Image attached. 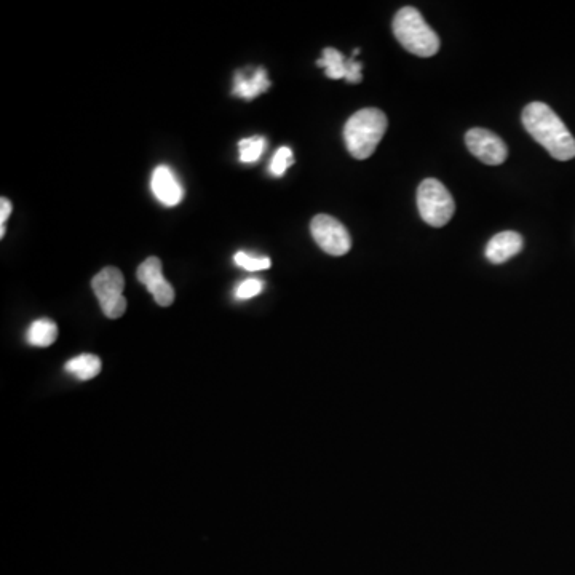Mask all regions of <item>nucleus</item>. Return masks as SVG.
<instances>
[{"label": "nucleus", "mask_w": 575, "mask_h": 575, "mask_svg": "<svg viewBox=\"0 0 575 575\" xmlns=\"http://www.w3.org/2000/svg\"><path fill=\"white\" fill-rule=\"evenodd\" d=\"M151 187L155 199L163 203L165 207H176L183 200V187L176 179L175 173L165 165L155 168L154 173H152Z\"/></svg>", "instance_id": "8"}, {"label": "nucleus", "mask_w": 575, "mask_h": 575, "mask_svg": "<svg viewBox=\"0 0 575 575\" xmlns=\"http://www.w3.org/2000/svg\"><path fill=\"white\" fill-rule=\"evenodd\" d=\"M387 130V117L381 109H360L347 120L344 139L347 151L357 160H366L374 154Z\"/></svg>", "instance_id": "2"}, {"label": "nucleus", "mask_w": 575, "mask_h": 575, "mask_svg": "<svg viewBox=\"0 0 575 575\" xmlns=\"http://www.w3.org/2000/svg\"><path fill=\"white\" fill-rule=\"evenodd\" d=\"M523 250V237L512 230L500 232L489 240L486 258L492 264H504Z\"/></svg>", "instance_id": "9"}, {"label": "nucleus", "mask_w": 575, "mask_h": 575, "mask_svg": "<svg viewBox=\"0 0 575 575\" xmlns=\"http://www.w3.org/2000/svg\"><path fill=\"white\" fill-rule=\"evenodd\" d=\"M361 69H363V64L360 61L355 60V58H349V74H347V82L349 84H360L361 79Z\"/></svg>", "instance_id": "20"}, {"label": "nucleus", "mask_w": 575, "mask_h": 575, "mask_svg": "<svg viewBox=\"0 0 575 575\" xmlns=\"http://www.w3.org/2000/svg\"><path fill=\"white\" fill-rule=\"evenodd\" d=\"M147 291L154 296L155 302L160 307H168L175 302V290L165 278H162L159 282L152 283L151 286H147Z\"/></svg>", "instance_id": "16"}, {"label": "nucleus", "mask_w": 575, "mask_h": 575, "mask_svg": "<svg viewBox=\"0 0 575 575\" xmlns=\"http://www.w3.org/2000/svg\"><path fill=\"white\" fill-rule=\"evenodd\" d=\"M270 88V80L267 79V72L264 68H258L253 74L246 72H235L234 93L238 98L243 100H254L256 96L266 93Z\"/></svg>", "instance_id": "10"}, {"label": "nucleus", "mask_w": 575, "mask_h": 575, "mask_svg": "<svg viewBox=\"0 0 575 575\" xmlns=\"http://www.w3.org/2000/svg\"><path fill=\"white\" fill-rule=\"evenodd\" d=\"M10 213H12V203L4 197V199L0 200V238H4L5 221H7Z\"/></svg>", "instance_id": "21"}, {"label": "nucleus", "mask_w": 575, "mask_h": 575, "mask_svg": "<svg viewBox=\"0 0 575 575\" xmlns=\"http://www.w3.org/2000/svg\"><path fill=\"white\" fill-rule=\"evenodd\" d=\"M66 371L80 381H90L101 373V360L92 353H84L69 360L66 363Z\"/></svg>", "instance_id": "12"}, {"label": "nucleus", "mask_w": 575, "mask_h": 575, "mask_svg": "<svg viewBox=\"0 0 575 575\" xmlns=\"http://www.w3.org/2000/svg\"><path fill=\"white\" fill-rule=\"evenodd\" d=\"M523 125L553 159L568 162L575 157V138L563 120L544 103H531L524 108Z\"/></svg>", "instance_id": "1"}, {"label": "nucleus", "mask_w": 575, "mask_h": 575, "mask_svg": "<svg viewBox=\"0 0 575 575\" xmlns=\"http://www.w3.org/2000/svg\"><path fill=\"white\" fill-rule=\"evenodd\" d=\"M162 261L159 258H147L146 261L138 267V280L144 286H151L152 283L162 280Z\"/></svg>", "instance_id": "15"}, {"label": "nucleus", "mask_w": 575, "mask_h": 575, "mask_svg": "<svg viewBox=\"0 0 575 575\" xmlns=\"http://www.w3.org/2000/svg\"><path fill=\"white\" fill-rule=\"evenodd\" d=\"M317 66L325 69L326 77L333 80L347 79L349 74V60H345L344 55L336 48H325Z\"/></svg>", "instance_id": "11"}, {"label": "nucleus", "mask_w": 575, "mask_h": 575, "mask_svg": "<svg viewBox=\"0 0 575 575\" xmlns=\"http://www.w3.org/2000/svg\"><path fill=\"white\" fill-rule=\"evenodd\" d=\"M234 261L238 267H242L248 272H258V270H266L270 267L269 258H256V256H251L245 251L235 254Z\"/></svg>", "instance_id": "18"}, {"label": "nucleus", "mask_w": 575, "mask_h": 575, "mask_svg": "<svg viewBox=\"0 0 575 575\" xmlns=\"http://www.w3.org/2000/svg\"><path fill=\"white\" fill-rule=\"evenodd\" d=\"M310 232L317 245L331 256H344L352 248L349 230L333 216H315L310 223Z\"/></svg>", "instance_id": "6"}, {"label": "nucleus", "mask_w": 575, "mask_h": 575, "mask_svg": "<svg viewBox=\"0 0 575 575\" xmlns=\"http://www.w3.org/2000/svg\"><path fill=\"white\" fill-rule=\"evenodd\" d=\"M262 288H264V283L261 280H256V278H248L245 282L238 285L237 291H235V296L240 301H245V299L256 298L259 293H261Z\"/></svg>", "instance_id": "19"}, {"label": "nucleus", "mask_w": 575, "mask_h": 575, "mask_svg": "<svg viewBox=\"0 0 575 575\" xmlns=\"http://www.w3.org/2000/svg\"><path fill=\"white\" fill-rule=\"evenodd\" d=\"M417 207L425 223L443 227L451 221L456 211L453 195L438 179H425L417 191Z\"/></svg>", "instance_id": "4"}, {"label": "nucleus", "mask_w": 575, "mask_h": 575, "mask_svg": "<svg viewBox=\"0 0 575 575\" xmlns=\"http://www.w3.org/2000/svg\"><path fill=\"white\" fill-rule=\"evenodd\" d=\"M294 163V155L293 151H291L290 147L283 146L275 152L274 159L270 162V173L274 176L285 175V171L291 167Z\"/></svg>", "instance_id": "17"}, {"label": "nucleus", "mask_w": 575, "mask_h": 575, "mask_svg": "<svg viewBox=\"0 0 575 575\" xmlns=\"http://www.w3.org/2000/svg\"><path fill=\"white\" fill-rule=\"evenodd\" d=\"M266 139L262 136H253V138L242 139L238 143V151H240V160L243 163L258 162L259 157L266 151Z\"/></svg>", "instance_id": "14"}, {"label": "nucleus", "mask_w": 575, "mask_h": 575, "mask_svg": "<svg viewBox=\"0 0 575 575\" xmlns=\"http://www.w3.org/2000/svg\"><path fill=\"white\" fill-rule=\"evenodd\" d=\"M93 293L100 301L101 310L108 318L122 317L127 312V299L123 298L125 277L115 267H106L92 280Z\"/></svg>", "instance_id": "5"}, {"label": "nucleus", "mask_w": 575, "mask_h": 575, "mask_svg": "<svg viewBox=\"0 0 575 575\" xmlns=\"http://www.w3.org/2000/svg\"><path fill=\"white\" fill-rule=\"evenodd\" d=\"M393 32L401 47L413 55L430 58L440 50V37L425 23L416 8H401L393 20Z\"/></svg>", "instance_id": "3"}, {"label": "nucleus", "mask_w": 575, "mask_h": 575, "mask_svg": "<svg viewBox=\"0 0 575 575\" xmlns=\"http://www.w3.org/2000/svg\"><path fill=\"white\" fill-rule=\"evenodd\" d=\"M465 144L468 151L486 165H502L507 160V144L492 131L473 128L465 135Z\"/></svg>", "instance_id": "7"}, {"label": "nucleus", "mask_w": 575, "mask_h": 575, "mask_svg": "<svg viewBox=\"0 0 575 575\" xmlns=\"http://www.w3.org/2000/svg\"><path fill=\"white\" fill-rule=\"evenodd\" d=\"M56 338H58V326L47 318L32 323L26 334L29 344L34 347H48L56 341Z\"/></svg>", "instance_id": "13"}]
</instances>
